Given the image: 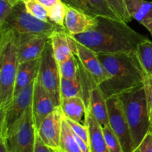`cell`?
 Here are the masks:
<instances>
[{"instance_id":"6da1fadb","label":"cell","mask_w":152,"mask_h":152,"mask_svg":"<svg viewBox=\"0 0 152 152\" xmlns=\"http://www.w3.org/2000/svg\"><path fill=\"white\" fill-rule=\"evenodd\" d=\"M96 19L97 25L93 28L83 34L71 35L96 53H135L138 45L148 39L120 19Z\"/></svg>"},{"instance_id":"7a4b0ae2","label":"cell","mask_w":152,"mask_h":152,"mask_svg":"<svg viewBox=\"0 0 152 152\" xmlns=\"http://www.w3.org/2000/svg\"><path fill=\"white\" fill-rule=\"evenodd\" d=\"M97 55L110 75L109 80L99 85L106 99L143 84L144 74L135 53Z\"/></svg>"},{"instance_id":"3957f363","label":"cell","mask_w":152,"mask_h":152,"mask_svg":"<svg viewBox=\"0 0 152 152\" xmlns=\"http://www.w3.org/2000/svg\"><path fill=\"white\" fill-rule=\"evenodd\" d=\"M0 109L5 108L13 99L18 60L16 32L0 30Z\"/></svg>"},{"instance_id":"277c9868","label":"cell","mask_w":152,"mask_h":152,"mask_svg":"<svg viewBox=\"0 0 152 152\" xmlns=\"http://www.w3.org/2000/svg\"><path fill=\"white\" fill-rule=\"evenodd\" d=\"M119 96L129 123L134 150L151 131L143 84Z\"/></svg>"},{"instance_id":"5b68a950","label":"cell","mask_w":152,"mask_h":152,"mask_svg":"<svg viewBox=\"0 0 152 152\" xmlns=\"http://www.w3.org/2000/svg\"><path fill=\"white\" fill-rule=\"evenodd\" d=\"M2 29L11 30L18 34H48L50 36L55 31H65V28L52 22H45L37 19L28 13L23 1L21 0L13 7L4 25L0 28V30Z\"/></svg>"},{"instance_id":"8992f818","label":"cell","mask_w":152,"mask_h":152,"mask_svg":"<svg viewBox=\"0 0 152 152\" xmlns=\"http://www.w3.org/2000/svg\"><path fill=\"white\" fill-rule=\"evenodd\" d=\"M37 128L32 105L8 129L7 142L10 152H34Z\"/></svg>"},{"instance_id":"52a82bcc","label":"cell","mask_w":152,"mask_h":152,"mask_svg":"<svg viewBox=\"0 0 152 152\" xmlns=\"http://www.w3.org/2000/svg\"><path fill=\"white\" fill-rule=\"evenodd\" d=\"M40 83L45 89L53 96L59 106L60 97V81L59 66L55 59L52 50L50 39L47 42L40 57V65L37 77Z\"/></svg>"},{"instance_id":"ba28073f","label":"cell","mask_w":152,"mask_h":152,"mask_svg":"<svg viewBox=\"0 0 152 152\" xmlns=\"http://www.w3.org/2000/svg\"><path fill=\"white\" fill-rule=\"evenodd\" d=\"M106 102L108 123L120 140L123 152H133V141L120 96L116 95L107 98Z\"/></svg>"},{"instance_id":"9c48e42d","label":"cell","mask_w":152,"mask_h":152,"mask_svg":"<svg viewBox=\"0 0 152 152\" xmlns=\"http://www.w3.org/2000/svg\"><path fill=\"white\" fill-rule=\"evenodd\" d=\"M35 80L16 95L7 108L0 109V135L7 136L9 128L32 105Z\"/></svg>"},{"instance_id":"30bf717a","label":"cell","mask_w":152,"mask_h":152,"mask_svg":"<svg viewBox=\"0 0 152 152\" xmlns=\"http://www.w3.org/2000/svg\"><path fill=\"white\" fill-rule=\"evenodd\" d=\"M74 39V38H73ZM74 53L86 72L92 77L96 85L109 80L110 75L104 67L96 52L74 39Z\"/></svg>"},{"instance_id":"8fae6325","label":"cell","mask_w":152,"mask_h":152,"mask_svg":"<svg viewBox=\"0 0 152 152\" xmlns=\"http://www.w3.org/2000/svg\"><path fill=\"white\" fill-rule=\"evenodd\" d=\"M50 37L48 34H24L16 32L19 63L39 59Z\"/></svg>"},{"instance_id":"7c38bea8","label":"cell","mask_w":152,"mask_h":152,"mask_svg":"<svg viewBox=\"0 0 152 152\" xmlns=\"http://www.w3.org/2000/svg\"><path fill=\"white\" fill-rule=\"evenodd\" d=\"M63 117L60 108L58 107L42 120L37 129V134L43 142L50 148L56 151H59Z\"/></svg>"},{"instance_id":"4fadbf2b","label":"cell","mask_w":152,"mask_h":152,"mask_svg":"<svg viewBox=\"0 0 152 152\" xmlns=\"http://www.w3.org/2000/svg\"><path fill=\"white\" fill-rule=\"evenodd\" d=\"M59 107L53 96L43 88L38 78L36 79L33 96L32 110L36 128H38L42 120Z\"/></svg>"},{"instance_id":"5bb4252c","label":"cell","mask_w":152,"mask_h":152,"mask_svg":"<svg viewBox=\"0 0 152 152\" xmlns=\"http://www.w3.org/2000/svg\"><path fill=\"white\" fill-rule=\"evenodd\" d=\"M62 1L69 7L77 9L94 17L120 19L108 0H62Z\"/></svg>"},{"instance_id":"9a60e30c","label":"cell","mask_w":152,"mask_h":152,"mask_svg":"<svg viewBox=\"0 0 152 152\" xmlns=\"http://www.w3.org/2000/svg\"><path fill=\"white\" fill-rule=\"evenodd\" d=\"M97 25L96 17L67 5L65 28L70 35L80 34L89 31Z\"/></svg>"},{"instance_id":"2e32d148","label":"cell","mask_w":152,"mask_h":152,"mask_svg":"<svg viewBox=\"0 0 152 152\" xmlns=\"http://www.w3.org/2000/svg\"><path fill=\"white\" fill-rule=\"evenodd\" d=\"M53 56L57 63L66 60L74 53V39L66 31H55L50 37Z\"/></svg>"},{"instance_id":"e0dca14e","label":"cell","mask_w":152,"mask_h":152,"mask_svg":"<svg viewBox=\"0 0 152 152\" xmlns=\"http://www.w3.org/2000/svg\"><path fill=\"white\" fill-rule=\"evenodd\" d=\"M125 1L131 17L143 25L152 37V1L125 0Z\"/></svg>"},{"instance_id":"ac0fdd59","label":"cell","mask_w":152,"mask_h":152,"mask_svg":"<svg viewBox=\"0 0 152 152\" xmlns=\"http://www.w3.org/2000/svg\"><path fill=\"white\" fill-rule=\"evenodd\" d=\"M87 110L102 127L109 125L106 98L99 86L94 87L91 91Z\"/></svg>"},{"instance_id":"d6986e66","label":"cell","mask_w":152,"mask_h":152,"mask_svg":"<svg viewBox=\"0 0 152 152\" xmlns=\"http://www.w3.org/2000/svg\"><path fill=\"white\" fill-rule=\"evenodd\" d=\"M84 124L88 129L91 152H110L104 137L102 127L88 110H86Z\"/></svg>"},{"instance_id":"ffe728a7","label":"cell","mask_w":152,"mask_h":152,"mask_svg":"<svg viewBox=\"0 0 152 152\" xmlns=\"http://www.w3.org/2000/svg\"><path fill=\"white\" fill-rule=\"evenodd\" d=\"M39 65L40 58L19 64L15 82L13 97L37 78Z\"/></svg>"},{"instance_id":"44dd1931","label":"cell","mask_w":152,"mask_h":152,"mask_svg":"<svg viewBox=\"0 0 152 152\" xmlns=\"http://www.w3.org/2000/svg\"><path fill=\"white\" fill-rule=\"evenodd\" d=\"M59 108L66 118L81 123L83 117L86 116V103L81 96L65 98L61 99Z\"/></svg>"},{"instance_id":"7402d4cb","label":"cell","mask_w":152,"mask_h":152,"mask_svg":"<svg viewBox=\"0 0 152 152\" xmlns=\"http://www.w3.org/2000/svg\"><path fill=\"white\" fill-rule=\"evenodd\" d=\"M135 55L145 77H152V41L147 39L140 43Z\"/></svg>"},{"instance_id":"603a6c76","label":"cell","mask_w":152,"mask_h":152,"mask_svg":"<svg viewBox=\"0 0 152 152\" xmlns=\"http://www.w3.org/2000/svg\"><path fill=\"white\" fill-rule=\"evenodd\" d=\"M60 152H82L72 129L63 117L59 142Z\"/></svg>"},{"instance_id":"cb8c5ba5","label":"cell","mask_w":152,"mask_h":152,"mask_svg":"<svg viewBox=\"0 0 152 152\" xmlns=\"http://www.w3.org/2000/svg\"><path fill=\"white\" fill-rule=\"evenodd\" d=\"M81 96L82 86L80 77L74 79L61 78L60 81V97L61 99L65 98Z\"/></svg>"},{"instance_id":"d4e9b609","label":"cell","mask_w":152,"mask_h":152,"mask_svg":"<svg viewBox=\"0 0 152 152\" xmlns=\"http://www.w3.org/2000/svg\"><path fill=\"white\" fill-rule=\"evenodd\" d=\"M61 78L74 79L78 77L79 66L77 56L71 54L66 60L58 64Z\"/></svg>"},{"instance_id":"484cf974","label":"cell","mask_w":152,"mask_h":152,"mask_svg":"<svg viewBox=\"0 0 152 152\" xmlns=\"http://www.w3.org/2000/svg\"><path fill=\"white\" fill-rule=\"evenodd\" d=\"M28 13L37 19L45 22H50L48 15V11L41 4L36 0H22Z\"/></svg>"},{"instance_id":"4316f807","label":"cell","mask_w":152,"mask_h":152,"mask_svg":"<svg viewBox=\"0 0 152 152\" xmlns=\"http://www.w3.org/2000/svg\"><path fill=\"white\" fill-rule=\"evenodd\" d=\"M67 11V5L63 2H60L51 10L48 11V15L50 22L56 25L65 28V19Z\"/></svg>"},{"instance_id":"83f0119b","label":"cell","mask_w":152,"mask_h":152,"mask_svg":"<svg viewBox=\"0 0 152 152\" xmlns=\"http://www.w3.org/2000/svg\"><path fill=\"white\" fill-rule=\"evenodd\" d=\"M104 137L110 152H123L120 140L109 125L102 127Z\"/></svg>"},{"instance_id":"f1b7e54d","label":"cell","mask_w":152,"mask_h":152,"mask_svg":"<svg viewBox=\"0 0 152 152\" xmlns=\"http://www.w3.org/2000/svg\"><path fill=\"white\" fill-rule=\"evenodd\" d=\"M108 1L122 21L129 23L132 20L128 11L125 0H108Z\"/></svg>"},{"instance_id":"f546056e","label":"cell","mask_w":152,"mask_h":152,"mask_svg":"<svg viewBox=\"0 0 152 152\" xmlns=\"http://www.w3.org/2000/svg\"><path fill=\"white\" fill-rule=\"evenodd\" d=\"M65 119L70 126L71 129H72L73 132L89 145V132L87 126L85 124L83 125L82 123H78V122L70 120V119L66 118L65 117Z\"/></svg>"},{"instance_id":"4dcf8cb0","label":"cell","mask_w":152,"mask_h":152,"mask_svg":"<svg viewBox=\"0 0 152 152\" xmlns=\"http://www.w3.org/2000/svg\"><path fill=\"white\" fill-rule=\"evenodd\" d=\"M18 0H0V28L4 25L6 19L11 13Z\"/></svg>"},{"instance_id":"1f68e13d","label":"cell","mask_w":152,"mask_h":152,"mask_svg":"<svg viewBox=\"0 0 152 152\" xmlns=\"http://www.w3.org/2000/svg\"><path fill=\"white\" fill-rule=\"evenodd\" d=\"M143 86L146 96L147 107H148V116H149L151 131L152 132V77H147L144 76Z\"/></svg>"},{"instance_id":"d6a6232c","label":"cell","mask_w":152,"mask_h":152,"mask_svg":"<svg viewBox=\"0 0 152 152\" xmlns=\"http://www.w3.org/2000/svg\"><path fill=\"white\" fill-rule=\"evenodd\" d=\"M133 152H152V132H149Z\"/></svg>"},{"instance_id":"836d02e7","label":"cell","mask_w":152,"mask_h":152,"mask_svg":"<svg viewBox=\"0 0 152 152\" xmlns=\"http://www.w3.org/2000/svg\"><path fill=\"white\" fill-rule=\"evenodd\" d=\"M56 150H53L48 146L42 138L39 136L37 132V137H36L35 147H34V152H55Z\"/></svg>"},{"instance_id":"e575fe53","label":"cell","mask_w":152,"mask_h":152,"mask_svg":"<svg viewBox=\"0 0 152 152\" xmlns=\"http://www.w3.org/2000/svg\"><path fill=\"white\" fill-rule=\"evenodd\" d=\"M36 1L41 4L47 10V11L51 10L55 6L62 2V0H36Z\"/></svg>"},{"instance_id":"d590c367","label":"cell","mask_w":152,"mask_h":152,"mask_svg":"<svg viewBox=\"0 0 152 152\" xmlns=\"http://www.w3.org/2000/svg\"><path fill=\"white\" fill-rule=\"evenodd\" d=\"M0 152H10L7 145L6 136L0 135Z\"/></svg>"},{"instance_id":"8d00e7d4","label":"cell","mask_w":152,"mask_h":152,"mask_svg":"<svg viewBox=\"0 0 152 152\" xmlns=\"http://www.w3.org/2000/svg\"><path fill=\"white\" fill-rule=\"evenodd\" d=\"M55 152H59V151H56Z\"/></svg>"},{"instance_id":"74e56055","label":"cell","mask_w":152,"mask_h":152,"mask_svg":"<svg viewBox=\"0 0 152 152\" xmlns=\"http://www.w3.org/2000/svg\"><path fill=\"white\" fill-rule=\"evenodd\" d=\"M18 1H21V0H18Z\"/></svg>"},{"instance_id":"f35d334b","label":"cell","mask_w":152,"mask_h":152,"mask_svg":"<svg viewBox=\"0 0 152 152\" xmlns=\"http://www.w3.org/2000/svg\"><path fill=\"white\" fill-rule=\"evenodd\" d=\"M59 152H60V151H59Z\"/></svg>"}]
</instances>
